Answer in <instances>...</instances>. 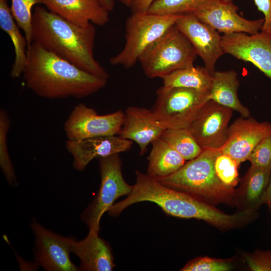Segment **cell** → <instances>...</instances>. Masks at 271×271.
<instances>
[{
	"mask_svg": "<svg viewBox=\"0 0 271 271\" xmlns=\"http://www.w3.org/2000/svg\"><path fill=\"white\" fill-rule=\"evenodd\" d=\"M126 7H129L131 0H117Z\"/></svg>",
	"mask_w": 271,
	"mask_h": 271,
	"instance_id": "cell-37",
	"label": "cell"
},
{
	"mask_svg": "<svg viewBox=\"0 0 271 271\" xmlns=\"http://www.w3.org/2000/svg\"><path fill=\"white\" fill-rule=\"evenodd\" d=\"M224 2H233L232 0H222Z\"/></svg>",
	"mask_w": 271,
	"mask_h": 271,
	"instance_id": "cell-38",
	"label": "cell"
},
{
	"mask_svg": "<svg viewBox=\"0 0 271 271\" xmlns=\"http://www.w3.org/2000/svg\"><path fill=\"white\" fill-rule=\"evenodd\" d=\"M10 119L7 112L0 110V166L8 183L11 186L18 184L17 177L9 154L7 135L10 127Z\"/></svg>",
	"mask_w": 271,
	"mask_h": 271,
	"instance_id": "cell-27",
	"label": "cell"
},
{
	"mask_svg": "<svg viewBox=\"0 0 271 271\" xmlns=\"http://www.w3.org/2000/svg\"><path fill=\"white\" fill-rule=\"evenodd\" d=\"M42 4L50 11L84 27L90 24L103 26L109 20V12L98 0H42Z\"/></svg>",
	"mask_w": 271,
	"mask_h": 271,
	"instance_id": "cell-18",
	"label": "cell"
},
{
	"mask_svg": "<svg viewBox=\"0 0 271 271\" xmlns=\"http://www.w3.org/2000/svg\"><path fill=\"white\" fill-rule=\"evenodd\" d=\"M239 82L233 70L216 71L212 74L209 99L238 112L242 117H249V109L242 104L237 94Z\"/></svg>",
	"mask_w": 271,
	"mask_h": 271,
	"instance_id": "cell-20",
	"label": "cell"
},
{
	"mask_svg": "<svg viewBox=\"0 0 271 271\" xmlns=\"http://www.w3.org/2000/svg\"><path fill=\"white\" fill-rule=\"evenodd\" d=\"M238 10V7L233 2L221 0L210 8L193 15L224 34L245 33L253 35L261 31L263 18L248 20L240 16Z\"/></svg>",
	"mask_w": 271,
	"mask_h": 271,
	"instance_id": "cell-16",
	"label": "cell"
},
{
	"mask_svg": "<svg viewBox=\"0 0 271 271\" xmlns=\"http://www.w3.org/2000/svg\"><path fill=\"white\" fill-rule=\"evenodd\" d=\"M221 45L224 54L251 63L271 79V34L261 31L223 34Z\"/></svg>",
	"mask_w": 271,
	"mask_h": 271,
	"instance_id": "cell-12",
	"label": "cell"
},
{
	"mask_svg": "<svg viewBox=\"0 0 271 271\" xmlns=\"http://www.w3.org/2000/svg\"><path fill=\"white\" fill-rule=\"evenodd\" d=\"M155 0H131L129 8L131 13H146Z\"/></svg>",
	"mask_w": 271,
	"mask_h": 271,
	"instance_id": "cell-34",
	"label": "cell"
},
{
	"mask_svg": "<svg viewBox=\"0 0 271 271\" xmlns=\"http://www.w3.org/2000/svg\"><path fill=\"white\" fill-rule=\"evenodd\" d=\"M124 120L118 136L136 142L144 155L150 144L160 138L166 129L155 117L152 110L137 107H128Z\"/></svg>",
	"mask_w": 271,
	"mask_h": 271,
	"instance_id": "cell-17",
	"label": "cell"
},
{
	"mask_svg": "<svg viewBox=\"0 0 271 271\" xmlns=\"http://www.w3.org/2000/svg\"><path fill=\"white\" fill-rule=\"evenodd\" d=\"M231 261L209 257H199L189 261L182 271H227L231 269Z\"/></svg>",
	"mask_w": 271,
	"mask_h": 271,
	"instance_id": "cell-30",
	"label": "cell"
},
{
	"mask_svg": "<svg viewBox=\"0 0 271 271\" xmlns=\"http://www.w3.org/2000/svg\"><path fill=\"white\" fill-rule=\"evenodd\" d=\"M95 27L75 25L44 7L36 6L32 15V39L46 50L95 76L108 74L95 59Z\"/></svg>",
	"mask_w": 271,
	"mask_h": 271,
	"instance_id": "cell-2",
	"label": "cell"
},
{
	"mask_svg": "<svg viewBox=\"0 0 271 271\" xmlns=\"http://www.w3.org/2000/svg\"><path fill=\"white\" fill-rule=\"evenodd\" d=\"M152 110L165 129L188 128L209 100V92L194 89L160 87Z\"/></svg>",
	"mask_w": 271,
	"mask_h": 271,
	"instance_id": "cell-7",
	"label": "cell"
},
{
	"mask_svg": "<svg viewBox=\"0 0 271 271\" xmlns=\"http://www.w3.org/2000/svg\"><path fill=\"white\" fill-rule=\"evenodd\" d=\"M270 133V122L241 117L229 126L227 140L218 150L231 157L239 166L247 160L259 143Z\"/></svg>",
	"mask_w": 271,
	"mask_h": 271,
	"instance_id": "cell-14",
	"label": "cell"
},
{
	"mask_svg": "<svg viewBox=\"0 0 271 271\" xmlns=\"http://www.w3.org/2000/svg\"><path fill=\"white\" fill-rule=\"evenodd\" d=\"M245 261L252 271H271V251L256 250L244 255Z\"/></svg>",
	"mask_w": 271,
	"mask_h": 271,
	"instance_id": "cell-32",
	"label": "cell"
},
{
	"mask_svg": "<svg viewBox=\"0 0 271 271\" xmlns=\"http://www.w3.org/2000/svg\"><path fill=\"white\" fill-rule=\"evenodd\" d=\"M180 16L131 13L125 22L124 47L110 59V63L125 68L133 67L145 49L174 25Z\"/></svg>",
	"mask_w": 271,
	"mask_h": 271,
	"instance_id": "cell-6",
	"label": "cell"
},
{
	"mask_svg": "<svg viewBox=\"0 0 271 271\" xmlns=\"http://www.w3.org/2000/svg\"><path fill=\"white\" fill-rule=\"evenodd\" d=\"M31 227L35 237L34 259L38 265L47 271L79 270L70 257L74 238L59 235L35 220Z\"/></svg>",
	"mask_w": 271,
	"mask_h": 271,
	"instance_id": "cell-10",
	"label": "cell"
},
{
	"mask_svg": "<svg viewBox=\"0 0 271 271\" xmlns=\"http://www.w3.org/2000/svg\"><path fill=\"white\" fill-rule=\"evenodd\" d=\"M132 141L118 135L92 138L81 141L67 140L65 145L73 158V166L78 171L84 170L93 159L106 157L127 151Z\"/></svg>",
	"mask_w": 271,
	"mask_h": 271,
	"instance_id": "cell-15",
	"label": "cell"
},
{
	"mask_svg": "<svg viewBox=\"0 0 271 271\" xmlns=\"http://www.w3.org/2000/svg\"><path fill=\"white\" fill-rule=\"evenodd\" d=\"M186 161L199 156L204 150L188 128L166 129L161 137Z\"/></svg>",
	"mask_w": 271,
	"mask_h": 271,
	"instance_id": "cell-26",
	"label": "cell"
},
{
	"mask_svg": "<svg viewBox=\"0 0 271 271\" xmlns=\"http://www.w3.org/2000/svg\"><path fill=\"white\" fill-rule=\"evenodd\" d=\"M258 11L264 16L261 32L271 34V0H253Z\"/></svg>",
	"mask_w": 271,
	"mask_h": 271,
	"instance_id": "cell-33",
	"label": "cell"
},
{
	"mask_svg": "<svg viewBox=\"0 0 271 271\" xmlns=\"http://www.w3.org/2000/svg\"><path fill=\"white\" fill-rule=\"evenodd\" d=\"M239 166L231 157L220 151L215 160L214 168L217 176L224 185L230 188H234L239 181Z\"/></svg>",
	"mask_w": 271,
	"mask_h": 271,
	"instance_id": "cell-29",
	"label": "cell"
},
{
	"mask_svg": "<svg viewBox=\"0 0 271 271\" xmlns=\"http://www.w3.org/2000/svg\"><path fill=\"white\" fill-rule=\"evenodd\" d=\"M271 171L251 165L236 191V203L249 210L256 209L263 204Z\"/></svg>",
	"mask_w": 271,
	"mask_h": 271,
	"instance_id": "cell-22",
	"label": "cell"
},
{
	"mask_svg": "<svg viewBox=\"0 0 271 271\" xmlns=\"http://www.w3.org/2000/svg\"><path fill=\"white\" fill-rule=\"evenodd\" d=\"M125 117L123 111L98 114L93 108L80 103L66 119L64 129L68 140L77 141L107 136L118 135Z\"/></svg>",
	"mask_w": 271,
	"mask_h": 271,
	"instance_id": "cell-9",
	"label": "cell"
},
{
	"mask_svg": "<svg viewBox=\"0 0 271 271\" xmlns=\"http://www.w3.org/2000/svg\"><path fill=\"white\" fill-rule=\"evenodd\" d=\"M247 160L252 166L271 171V133L254 148Z\"/></svg>",
	"mask_w": 271,
	"mask_h": 271,
	"instance_id": "cell-31",
	"label": "cell"
},
{
	"mask_svg": "<svg viewBox=\"0 0 271 271\" xmlns=\"http://www.w3.org/2000/svg\"><path fill=\"white\" fill-rule=\"evenodd\" d=\"M197 56L189 40L174 24L145 49L138 62L148 77L162 78L194 66Z\"/></svg>",
	"mask_w": 271,
	"mask_h": 271,
	"instance_id": "cell-5",
	"label": "cell"
},
{
	"mask_svg": "<svg viewBox=\"0 0 271 271\" xmlns=\"http://www.w3.org/2000/svg\"><path fill=\"white\" fill-rule=\"evenodd\" d=\"M23 76L27 87L48 99L81 98L102 89L107 80L91 74L32 42Z\"/></svg>",
	"mask_w": 271,
	"mask_h": 271,
	"instance_id": "cell-1",
	"label": "cell"
},
{
	"mask_svg": "<svg viewBox=\"0 0 271 271\" xmlns=\"http://www.w3.org/2000/svg\"><path fill=\"white\" fill-rule=\"evenodd\" d=\"M263 203L267 206L271 211V172L269 183L263 197Z\"/></svg>",
	"mask_w": 271,
	"mask_h": 271,
	"instance_id": "cell-35",
	"label": "cell"
},
{
	"mask_svg": "<svg viewBox=\"0 0 271 271\" xmlns=\"http://www.w3.org/2000/svg\"><path fill=\"white\" fill-rule=\"evenodd\" d=\"M98 233L89 230L87 235L82 240L73 239L71 252L80 259L79 270L110 271L115 266L111 248Z\"/></svg>",
	"mask_w": 271,
	"mask_h": 271,
	"instance_id": "cell-19",
	"label": "cell"
},
{
	"mask_svg": "<svg viewBox=\"0 0 271 271\" xmlns=\"http://www.w3.org/2000/svg\"><path fill=\"white\" fill-rule=\"evenodd\" d=\"M101 5L109 12L113 11L115 6L114 0H98Z\"/></svg>",
	"mask_w": 271,
	"mask_h": 271,
	"instance_id": "cell-36",
	"label": "cell"
},
{
	"mask_svg": "<svg viewBox=\"0 0 271 271\" xmlns=\"http://www.w3.org/2000/svg\"><path fill=\"white\" fill-rule=\"evenodd\" d=\"M100 185L97 194L81 215L89 230L99 232L100 221L103 214L115 201L131 191L133 185L127 183L121 172L119 154L99 158Z\"/></svg>",
	"mask_w": 271,
	"mask_h": 271,
	"instance_id": "cell-8",
	"label": "cell"
},
{
	"mask_svg": "<svg viewBox=\"0 0 271 271\" xmlns=\"http://www.w3.org/2000/svg\"><path fill=\"white\" fill-rule=\"evenodd\" d=\"M233 110L209 100L188 127L203 149H219L226 142Z\"/></svg>",
	"mask_w": 271,
	"mask_h": 271,
	"instance_id": "cell-11",
	"label": "cell"
},
{
	"mask_svg": "<svg viewBox=\"0 0 271 271\" xmlns=\"http://www.w3.org/2000/svg\"><path fill=\"white\" fill-rule=\"evenodd\" d=\"M147 174L159 181L177 171L185 160L161 137L152 143Z\"/></svg>",
	"mask_w": 271,
	"mask_h": 271,
	"instance_id": "cell-21",
	"label": "cell"
},
{
	"mask_svg": "<svg viewBox=\"0 0 271 271\" xmlns=\"http://www.w3.org/2000/svg\"><path fill=\"white\" fill-rule=\"evenodd\" d=\"M218 149H205L177 171L159 181L162 184L200 199L227 204L236 203V191L224 185L216 175Z\"/></svg>",
	"mask_w": 271,
	"mask_h": 271,
	"instance_id": "cell-4",
	"label": "cell"
},
{
	"mask_svg": "<svg viewBox=\"0 0 271 271\" xmlns=\"http://www.w3.org/2000/svg\"><path fill=\"white\" fill-rule=\"evenodd\" d=\"M221 0H155L147 13L158 15L195 14Z\"/></svg>",
	"mask_w": 271,
	"mask_h": 271,
	"instance_id": "cell-25",
	"label": "cell"
},
{
	"mask_svg": "<svg viewBox=\"0 0 271 271\" xmlns=\"http://www.w3.org/2000/svg\"><path fill=\"white\" fill-rule=\"evenodd\" d=\"M175 25L194 47L204 67L213 74L217 60L224 54L219 32L191 14L181 15Z\"/></svg>",
	"mask_w": 271,
	"mask_h": 271,
	"instance_id": "cell-13",
	"label": "cell"
},
{
	"mask_svg": "<svg viewBox=\"0 0 271 271\" xmlns=\"http://www.w3.org/2000/svg\"><path fill=\"white\" fill-rule=\"evenodd\" d=\"M0 28L9 36L13 43L15 59L11 76L13 78H18L25 66L28 44L19 30L7 0H0Z\"/></svg>",
	"mask_w": 271,
	"mask_h": 271,
	"instance_id": "cell-23",
	"label": "cell"
},
{
	"mask_svg": "<svg viewBox=\"0 0 271 271\" xmlns=\"http://www.w3.org/2000/svg\"><path fill=\"white\" fill-rule=\"evenodd\" d=\"M12 15L18 26L24 32L28 46L32 39V9L34 6L42 4V0H11Z\"/></svg>",
	"mask_w": 271,
	"mask_h": 271,
	"instance_id": "cell-28",
	"label": "cell"
},
{
	"mask_svg": "<svg viewBox=\"0 0 271 271\" xmlns=\"http://www.w3.org/2000/svg\"><path fill=\"white\" fill-rule=\"evenodd\" d=\"M163 86L180 87L209 92L212 79L205 67L192 66L175 71L162 78Z\"/></svg>",
	"mask_w": 271,
	"mask_h": 271,
	"instance_id": "cell-24",
	"label": "cell"
},
{
	"mask_svg": "<svg viewBox=\"0 0 271 271\" xmlns=\"http://www.w3.org/2000/svg\"><path fill=\"white\" fill-rule=\"evenodd\" d=\"M136 176L131 191L123 200L114 204L108 209L109 215L117 216L134 203L149 201L156 203L164 212L172 216L202 220L225 228L237 225L248 212L245 211L227 214L199 198L162 184L147 174L136 171Z\"/></svg>",
	"mask_w": 271,
	"mask_h": 271,
	"instance_id": "cell-3",
	"label": "cell"
}]
</instances>
